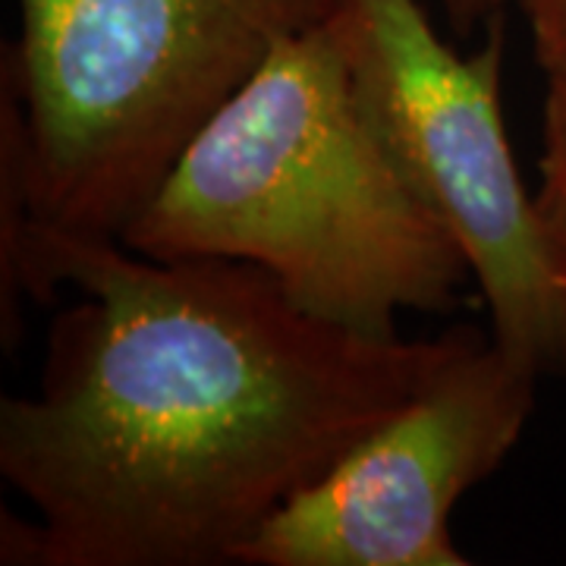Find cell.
Returning a JSON list of instances; mask_svg holds the SVG:
<instances>
[{"instance_id":"6da1fadb","label":"cell","mask_w":566,"mask_h":566,"mask_svg":"<svg viewBox=\"0 0 566 566\" xmlns=\"http://www.w3.org/2000/svg\"><path fill=\"white\" fill-rule=\"evenodd\" d=\"M51 324L39 390L0 406V472L35 506L3 564H240L259 528L424 385L453 346L375 340L227 259H151L25 211L0 223V331Z\"/></svg>"},{"instance_id":"7a4b0ae2","label":"cell","mask_w":566,"mask_h":566,"mask_svg":"<svg viewBox=\"0 0 566 566\" xmlns=\"http://www.w3.org/2000/svg\"><path fill=\"white\" fill-rule=\"evenodd\" d=\"M123 245L268 271L308 315L394 340L447 312L463 252L409 189L356 95L327 20L283 39L182 148Z\"/></svg>"},{"instance_id":"3957f363","label":"cell","mask_w":566,"mask_h":566,"mask_svg":"<svg viewBox=\"0 0 566 566\" xmlns=\"http://www.w3.org/2000/svg\"><path fill=\"white\" fill-rule=\"evenodd\" d=\"M334 0H20L3 51L32 218L120 240L182 148Z\"/></svg>"},{"instance_id":"277c9868","label":"cell","mask_w":566,"mask_h":566,"mask_svg":"<svg viewBox=\"0 0 566 566\" xmlns=\"http://www.w3.org/2000/svg\"><path fill=\"white\" fill-rule=\"evenodd\" d=\"M327 25L390 158L463 252L491 337L566 381V255L506 139L504 17L475 54L434 32L422 0H334Z\"/></svg>"},{"instance_id":"5b68a950","label":"cell","mask_w":566,"mask_h":566,"mask_svg":"<svg viewBox=\"0 0 566 566\" xmlns=\"http://www.w3.org/2000/svg\"><path fill=\"white\" fill-rule=\"evenodd\" d=\"M542 378L491 334L453 327L424 385L243 547L245 566H465L450 513L491 479Z\"/></svg>"},{"instance_id":"8992f818","label":"cell","mask_w":566,"mask_h":566,"mask_svg":"<svg viewBox=\"0 0 566 566\" xmlns=\"http://www.w3.org/2000/svg\"><path fill=\"white\" fill-rule=\"evenodd\" d=\"M545 114H542V189L535 196L554 243L566 255V66L545 73Z\"/></svg>"},{"instance_id":"52a82bcc","label":"cell","mask_w":566,"mask_h":566,"mask_svg":"<svg viewBox=\"0 0 566 566\" xmlns=\"http://www.w3.org/2000/svg\"><path fill=\"white\" fill-rule=\"evenodd\" d=\"M526 13L542 70L566 66V0H516Z\"/></svg>"},{"instance_id":"ba28073f","label":"cell","mask_w":566,"mask_h":566,"mask_svg":"<svg viewBox=\"0 0 566 566\" xmlns=\"http://www.w3.org/2000/svg\"><path fill=\"white\" fill-rule=\"evenodd\" d=\"M457 39H469L479 25H491L504 17L510 0H438Z\"/></svg>"}]
</instances>
